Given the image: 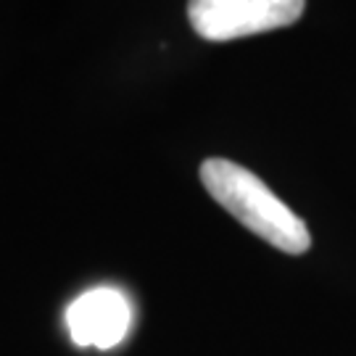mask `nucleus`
Wrapping results in <instances>:
<instances>
[{
	"label": "nucleus",
	"mask_w": 356,
	"mask_h": 356,
	"mask_svg": "<svg viewBox=\"0 0 356 356\" xmlns=\"http://www.w3.org/2000/svg\"><path fill=\"white\" fill-rule=\"evenodd\" d=\"M304 6L306 0H188V19L198 38L227 42L296 24Z\"/></svg>",
	"instance_id": "2"
},
{
	"label": "nucleus",
	"mask_w": 356,
	"mask_h": 356,
	"mask_svg": "<svg viewBox=\"0 0 356 356\" xmlns=\"http://www.w3.org/2000/svg\"><path fill=\"white\" fill-rule=\"evenodd\" d=\"M132 322L127 296L116 288H92L82 293L66 312V325L76 346L114 348L124 341Z\"/></svg>",
	"instance_id": "3"
},
{
	"label": "nucleus",
	"mask_w": 356,
	"mask_h": 356,
	"mask_svg": "<svg viewBox=\"0 0 356 356\" xmlns=\"http://www.w3.org/2000/svg\"><path fill=\"white\" fill-rule=\"evenodd\" d=\"M201 182L227 214L261 241H267L272 248L291 256L309 251L312 232L306 222L251 169L227 159H206L201 164Z\"/></svg>",
	"instance_id": "1"
}]
</instances>
